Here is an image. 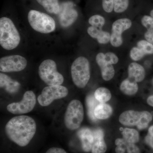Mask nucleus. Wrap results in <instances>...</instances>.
Returning a JSON list of instances; mask_svg holds the SVG:
<instances>
[{"label": "nucleus", "mask_w": 153, "mask_h": 153, "mask_svg": "<svg viewBox=\"0 0 153 153\" xmlns=\"http://www.w3.org/2000/svg\"><path fill=\"white\" fill-rule=\"evenodd\" d=\"M37 126L33 118L20 115L12 118L6 124L5 131L8 138L21 147L27 146L33 139Z\"/></svg>", "instance_id": "1"}, {"label": "nucleus", "mask_w": 153, "mask_h": 153, "mask_svg": "<svg viewBox=\"0 0 153 153\" xmlns=\"http://www.w3.org/2000/svg\"><path fill=\"white\" fill-rule=\"evenodd\" d=\"M20 35L12 20L7 17L0 19V44L6 50L15 49L20 43Z\"/></svg>", "instance_id": "2"}, {"label": "nucleus", "mask_w": 153, "mask_h": 153, "mask_svg": "<svg viewBox=\"0 0 153 153\" xmlns=\"http://www.w3.org/2000/svg\"><path fill=\"white\" fill-rule=\"evenodd\" d=\"M72 81L76 86L83 88L90 78V64L87 58L79 57L76 58L71 66Z\"/></svg>", "instance_id": "3"}, {"label": "nucleus", "mask_w": 153, "mask_h": 153, "mask_svg": "<svg viewBox=\"0 0 153 153\" xmlns=\"http://www.w3.org/2000/svg\"><path fill=\"white\" fill-rule=\"evenodd\" d=\"M30 26L37 32L48 34L53 32L56 27L55 20L49 15L35 10H31L28 15Z\"/></svg>", "instance_id": "4"}, {"label": "nucleus", "mask_w": 153, "mask_h": 153, "mask_svg": "<svg viewBox=\"0 0 153 153\" xmlns=\"http://www.w3.org/2000/svg\"><path fill=\"white\" fill-rule=\"evenodd\" d=\"M84 117V110L81 102L74 100L69 102L66 108L64 121L68 129H77L82 123Z\"/></svg>", "instance_id": "5"}, {"label": "nucleus", "mask_w": 153, "mask_h": 153, "mask_svg": "<svg viewBox=\"0 0 153 153\" xmlns=\"http://www.w3.org/2000/svg\"><path fill=\"white\" fill-rule=\"evenodd\" d=\"M38 74L41 79L48 85H61L64 81L63 75L57 71L56 63L50 59L41 63Z\"/></svg>", "instance_id": "6"}, {"label": "nucleus", "mask_w": 153, "mask_h": 153, "mask_svg": "<svg viewBox=\"0 0 153 153\" xmlns=\"http://www.w3.org/2000/svg\"><path fill=\"white\" fill-rule=\"evenodd\" d=\"M68 93L67 88L63 85H49L44 88L38 96V102L41 106H47L54 100L66 97Z\"/></svg>", "instance_id": "7"}, {"label": "nucleus", "mask_w": 153, "mask_h": 153, "mask_svg": "<svg viewBox=\"0 0 153 153\" xmlns=\"http://www.w3.org/2000/svg\"><path fill=\"white\" fill-rule=\"evenodd\" d=\"M36 103L35 93L32 91H28L24 94L21 101L9 104L7 108L9 112L13 114H24L31 112L35 108Z\"/></svg>", "instance_id": "8"}, {"label": "nucleus", "mask_w": 153, "mask_h": 153, "mask_svg": "<svg viewBox=\"0 0 153 153\" xmlns=\"http://www.w3.org/2000/svg\"><path fill=\"white\" fill-rule=\"evenodd\" d=\"M27 62L26 58L19 55L2 57L0 60V71L3 72H18L25 69Z\"/></svg>", "instance_id": "9"}, {"label": "nucleus", "mask_w": 153, "mask_h": 153, "mask_svg": "<svg viewBox=\"0 0 153 153\" xmlns=\"http://www.w3.org/2000/svg\"><path fill=\"white\" fill-rule=\"evenodd\" d=\"M132 22L129 19L123 18L115 21L112 26V33L111 35V44L113 47H120L123 44L122 34L131 27Z\"/></svg>", "instance_id": "10"}, {"label": "nucleus", "mask_w": 153, "mask_h": 153, "mask_svg": "<svg viewBox=\"0 0 153 153\" xmlns=\"http://www.w3.org/2000/svg\"><path fill=\"white\" fill-rule=\"evenodd\" d=\"M58 15L60 25L65 28L72 25L78 17V13L74 8V4L70 1L61 4Z\"/></svg>", "instance_id": "11"}, {"label": "nucleus", "mask_w": 153, "mask_h": 153, "mask_svg": "<svg viewBox=\"0 0 153 153\" xmlns=\"http://www.w3.org/2000/svg\"><path fill=\"white\" fill-rule=\"evenodd\" d=\"M104 55V54L101 52L98 53L96 57V60L100 67L102 78L105 81H109L114 76V69L112 64L105 60Z\"/></svg>", "instance_id": "12"}, {"label": "nucleus", "mask_w": 153, "mask_h": 153, "mask_svg": "<svg viewBox=\"0 0 153 153\" xmlns=\"http://www.w3.org/2000/svg\"><path fill=\"white\" fill-rule=\"evenodd\" d=\"M93 143L91 153H105L107 150V146L104 139V133L101 128L94 130Z\"/></svg>", "instance_id": "13"}, {"label": "nucleus", "mask_w": 153, "mask_h": 153, "mask_svg": "<svg viewBox=\"0 0 153 153\" xmlns=\"http://www.w3.org/2000/svg\"><path fill=\"white\" fill-rule=\"evenodd\" d=\"M141 117V111L128 110L120 114L119 121L122 124L128 126H137L139 123Z\"/></svg>", "instance_id": "14"}, {"label": "nucleus", "mask_w": 153, "mask_h": 153, "mask_svg": "<svg viewBox=\"0 0 153 153\" xmlns=\"http://www.w3.org/2000/svg\"><path fill=\"white\" fill-rule=\"evenodd\" d=\"M0 86L10 94H15L20 90L21 85L20 82L14 80L6 74H0Z\"/></svg>", "instance_id": "15"}, {"label": "nucleus", "mask_w": 153, "mask_h": 153, "mask_svg": "<svg viewBox=\"0 0 153 153\" xmlns=\"http://www.w3.org/2000/svg\"><path fill=\"white\" fill-rule=\"evenodd\" d=\"M77 135L81 141L83 150L86 152H89L91 151L93 143L92 131L88 128H82L78 131Z\"/></svg>", "instance_id": "16"}, {"label": "nucleus", "mask_w": 153, "mask_h": 153, "mask_svg": "<svg viewBox=\"0 0 153 153\" xmlns=\"http://www.w3.org/2000/svg\"><path fill=\"white\" fill-rule=\"evenodd\" d=\"M129 79L138 82L142 81L144 79L145 71L143 67L137 63H132L128 67Z\"/></svg>", "instance_id": "17"}, {"label": "nucleus", "mask_w": 153, "mask_h": 153, "mask_svg": "<svg viewBox=\"0 0 153 153\" xmlns=\"http://www.w3.org/2000/svg\"><path fill=\"white\" fill-rule=\"evenodd\" d=\"M88 35L92 38L97 39L100 44H106L110 41L111 35L109 33L102 31L101 29L91 26L87 30Z\"/></svg>", "instance_id": "18"}, {"label": "nucleus", "mask_w": 153, "mask_h": 153, "mask_svg": "<svg viewBox=\"0 0 153 153\" xmlns=\"http://www.w3.org/2000/svg\"><path fill=\"white\" fill-rule=\"evenodd\" d=\"M112 113V108L109 105L104 103L98 104L94 110V116L97 119L105 120Z\"/></svg>", "instance_id": "19"}, {"label": "nucleus", "mask_w": 153, "mask_h": 153, "mask_svg": "<svg viewBox=\"0 0 153 153\" xmlns=\"http://www.w3.org/2000/svg\"><path fill=\"white\" fill-rule=\"evenodd\" d=\"M120 89L126 95H133L137 92L138 86L137 82L128 78L121 83Z\"/></svg>", "instance_id": "20"}, {"label": "nucleus", "mask_w": 153, "mask_h": 153, "mask_svg": "<svg viewBox=\"0 0 153 153\" xmlns=\"http://www.w3.org/2000/svg\"><path fill=\"white\" fill-rule=\"evenodd\" d=\"M45 10L51 14H58L60 10V5L58 0H36Z\"/></svg>", "instance_id": "21"}, {"label": "nucleus", "mask_w": 153, "mask_h": 153, "mask_svg": "<svg viewBox=\"0 0 153 153\" xmlns=\"http://www.w3.org/2000/svg\"><path fill=\"white\" fill-rule=\"evenodd\" d=\"M99 102L97 100L94 95L90 94L86 97V104L87 106L88 115L91 120L93 122L97 121V119L94 115V110L95 108L98 105Z\"/></svg>", "instance_id": "22"}, {"label": "nucleus", "mask_w": 153, "mask_h": 153, "mask_svg": "<svg viewBox=\"0 0 153 153\" xmlns=\"http://www.w3.org/2000/svg\"><path fill=\"white\" fill-rule=\"evenodd\" d=\"M94 96L97 100L100 103H104L109 101L111 97V94L108 88L100 87L95 91Z\"/></svg>", "instance_id": "23"}, {"label": "nucleus", "mask_w": 153, "mask_h": 153, "mask_svg": "<svg viewBox=\"0 0 153 153\" xmlns=\"http://www.w3.org/2000/svg\"><path fill=\"white\" fill-rule=\"evenodd\" d=\"M123 138L126 140L133 143H136L139 140L138 132L134 129L125 128L122 132Z\"/></svg>", "instance_id": "24"}, {"label": "nucleus", "mask_w": 153, "mask_h": 153, "mask_svg": "<svg viewBox=\"0 0 153 153\" xmlns=\"http://www.w3.org/2000/svg\"><path fill=\"white\" fill-rule=\"evenodd\" d=\"M115 144L122 145L125 149L127 150L128 153H140L139 148L134 143L129 142L124 138H118L116 140Z\"/></svg>", "instance_id": "25"}, {"label": "nucleus", "mask_w": 153, "mask_h": 153, "mask_svg": "<svg viewBox=\"0 0 153 153\" xmlns=\"http://www.w3.org/2000/svg\"><path fill=\"white\" fill-rule=\"evenodd\" d=\"M152 115L148 111H141V117L137 128L140 130L146 128L149 123L152 120Z\"/></svg>", "instance_id": "26"}, {"label": "nucleus", "mask_w": 153, "mask_h": 153, "mask_svg": "<svg viewBox=\"0 0 153 153\" xmlns=\"http://www.w3.org/2000/svg\"><path fill=\"white\" fill-rule=\"evenodd\" d=\"M88 23L91 26L101 29L105 23V19L100 15H94L89 18Z\"/></svg>", "instance_id": "27"}, {"label": "nucleus", "mask_w": 153, "mask_h": 153, "mask_svg": "<svg viewBox=\"0 0 153 153\" xmlns=\"http://www.w3.org/2000/svg\"><path fill=\"white\" fill-rule=\"evenodd\" d=\"M129 0H114V10L116 13H123L128 8Z\"/></svg>", "instance_id": "28"}, {"label": "nucleus", "mask_w": 153, "mask_h": 153, "mask_svg": "<svg viewBox=\"0 0 153 153\" xmlns=\"http://www.w3.org/2000/svg\"><path fill=\"white\" fill-rule=\"evenodd\" d=\"M138 47L142 49L146 55L153 54V44L145 40H141L137 43Z\"/></svg>", "instance_id": "29"}, {"label": "nucleus", "mask_w": 153, "mask_h": 153, "mask_svg": "<svg viewBox=\"0 0 153 153\" xmlns=\"http://www.w3.org/2000/svg\"><path fill=\"white\" fill-rule=\"evenodd\" d=\"M146 55L143 51L139 47H134L132 48L130 53L131 58L134 61L141 60Z\"/></svg>", "instance_id": "30"}, {"label": "nucleus", "mask_w": 153, "mask_h": 153, "mask_svg": "<svg viewBox=\"0 0 153 153\" xmlns=\"http://www.w3.org/2000/svg\"><path fill=\"white\" fill-rule=\"evenodd\" d=\"M114 0H102V7L107 13H111L114 10Z\"/></svg>", "instance_id": "31"}, {"label": "nucleus", "mask_w": 153, "mask_h": 153, "mask_svg": "<svg viewBox=\"0 0 153 153\" xmlns=\"http://www.w3.org/2000/svg\"><path fill=\"white\" fill-rule=\"evenodd\" d=\"M142 24L148 30H150L153 28V18L151 16H144L142 18Z\"/></svg>", "instance_id": "32"}, {"label": "nucleus", "mask_w": 153, "mask_h": 153, "mask_svg": "<svg viewBox=\"0 0 153 153\" xmlns=\"http://www.w3.org/2000/svg\"><path fill=\"white\" fill-rule=\"evenodd\" d=\"M105 60L111 64H116L118 62V58L114 53L108 52L105 54Z\"/></svg>", "instance_id": "33"}, {"label": "nucleus", "mask_w": 153, "mask_h": 153, "mask_svg": "<svg viewBox=\"0 0 153 153\" xmlns=\"http://www.w3.org/2000/svg\"><path fill=\"white\" fill-rule=\"evenodd\" d=\"M145 38L147 41L153 44V28L146 32L145 34Z\"/></svg>", "instance_id": "34"}, {"label": "nucleus", "mask_w": 153, "mask_h": 153, "mask_svg": "<svg viewBox=\"0 0 153 153\" xmlns=\"http://www.w3.org/2000/svg\"><path fill=\"white\" fill-rule=\"evenodd\" d=\"M46 153H67L65 150L59 148L53 147L50 148L47 150Z\"/></svg>", "instance_id": "35"}, {"label": "nucleus", "mask_w": 153, "mask_h": 153, "mask_svg": "<svg viewBox=\"0 0 153 153\" xmlns=\"http://www.w3.org/2000/svg\"><path fill=\"white\" fill-rule=\"evenodd\" d=\"M145 141L147 144L149 145L153 149V137L148 134L145 138Z\"/></svg>", "instance_id": "36"}, {"label": "nucleus", "mask_w": 153, "mask_h": 153, "mask_svg": "<svg viewBox=\"0 0 153 153\" xmlns=\"http://www.w3.org/2000/svg\"><path fill=\"white\" fill-rule=\"evenodd\" d=\"M115 148V152L116 153H125L126 149L122 145H118Z\"/></svg>", "instance_id": "37"}, {"label": "nucleus", "mask_w": 153, "mask_h": 153, "mask_svg": "<svg viewBox=\"0 0 153 153\" xmlns=\"http://www.w3.org/2000/svg\"><path fill=\"white\" fill-rule=\"evenodd\" d=\"M148 104L151 106L153 107V95H151L147 99Z\"/></svg>", "instance_id": "38"}, {"label": "nucleus", "mask_w": 153, "mask_h": 153, "mask_svg": "<svg viewBox=\"0 0 153 153\" xmlns=\"http://www.w3.org/2000/svg\"><path fill=\"white\" fill-rule=\"evenodd\" d=\"M148 134L153 137V126H151L149 128V133Z\"/></svg>", "instance_id": "39"}, {"label": "nucleus", "mask_w": 153, "mask_h": 153, "mask_svg": "<svg viewBox=\"0 0 153 153\" xmlns=\"http://www.w3.org/2000/svg\"><path fill=\"white\" fill-rule=\"evenodd\" d=\"M150 14L151 16H152L153 18V9L152 10H151Z\"/></svg>", "instance_id": "40"}, {"label": "nucleus", "mask_w": 153, "mask_h": 153, "mask_svg": "<svg viewBox=\"0 0 153 153\" xmlns=\"http://www.w3.org/2000/svg\"></svg>", "instance_id": "41"}]
</instances>
